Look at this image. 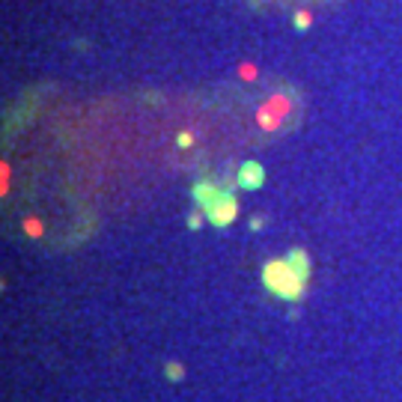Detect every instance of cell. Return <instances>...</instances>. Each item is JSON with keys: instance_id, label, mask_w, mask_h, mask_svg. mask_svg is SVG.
<instances>
[{"instance_id": "cell-13", "label": "cell", "mask_w": 402, "mask_h": 402, "mask_svg": "<svg viewBox=\"0 0 402 402\" xmlns=\"http://www.w3.org/2000/svg\"><path fill=\"white\" fill-rule=\"evenodd\" d=\"M170 378H182V366H176V364H170Z\"/></svg>"}, {"instance_id": "cell-12", "label": "cell", "mask_w": 402, "mask_h": 402, "mask_svg": "<svg viewBox=\"0 0 402 402\" xmlns=\"http://www.w3.org/2000/svg\"><path fill=\"white\" fill-rule=\"evenodd\" d=\"M242 78H257V69L254 66H242Z\"/></svg>"}, {"instance_id": "cell-9", "label": "cell", "mask_w": 402, "mask_h": 402, "mask_svg": "<svg viewBox=\"0 0 402 402\" xmlns=\"http://www.w3.org/2000/svg\"><path fill=\"white\" fill-rule=\"evenodd\" d=\"M176 143H179V146H191V143H194V134H191V131H182L179 138H176Z\"/></svg>"}, {"instance_id": "cell-1", "label": "cell", "mask_w": 402, "mask_h": 402, "mask_svg": "<svg viewBox=\"0 0 402 402\" xmlns=\"http://www.w3.org/2000/svg\"><path fill=\"white\" fill-rule=\"evenodd\" d=\"M262 283H265V289L274 292L277 298L295 301V298L304 295V283L307 280L295 272L289 259H274V262H268L262 268Z\"/></svg>"}, {"instance_id": "cell-10", "label": "cell", "mask_w": 402, "mask_h": 402, "mask_svg": "<svg viewBox=\"0 0 402 402\" xmlns=\"http://www.w3.org/2000/svg\"><path fill=\"white\" fill-rule=\"evenodd\" d=\"M200 224H203V215L194 212V215L188 217V227H191V230H200Z\"/></svg>"}, {"instance_id": "cell-11", "label": "cell", "mask_w": 402, "mask_h": 402, "mask_svg": "<svg viewBox=\"0 0 402 402\" xmlns=\"http://www.w3.org/2000/svg\"><path fill=\"white\" fill-rule=\"evenodd\" d=\"M295 24H298V27H307V24H310V12H301V15H295Z\"/></svg>"}, {"instance_id": "cell-7", "label": "cell", "mask_w": 402, "mask_h": 402, "mask_svg": "<svg viewBox=\"0 0 402 402\" xmlns=\"http://www.w3.org/2000/svg\"><path fill=\"white\" fill-rule=\"evenodd\" d=\"M9 194V164H0V197Z\"/></svg>"}, {"instance_id": "cell-8", "label": "cell", "mask_w": 402, "mask_h": 402, "mask_svg": "<svg viewBox=\"0 0 402 402\" xmlns=\"http://www.w3.org/2000/svg\"><path fill=\"white\" fill-rule=\"evenodd\" d=\"M24 230H27V236H42V224L36 221V217H27V221H24Z\"/></svg>"}, {"instance_id": "cell-6", "label": "cell", "mask_w": 402, "mask_h": 402, "mask_svg": "<svg viewBox=\"0 0 402 402\" xmlns=\"http://www.w3.org/2000/svg\"><path fill=\"white\" fill-rule=\"evenodd\" d=\"M287 259L292 262V268H295V272L304 277V280L310 277V257H307V250H298V247H295V250H289Z\"/></svg>"}, {"instance_id": "cell-5", "label": "cell", "mask_w": 402, "mask_h": 402, "mask_svg": "<svg viewBox=\"0 0 402 402\" xmlns=\"http://www.w3.org/2000/svg\"><path fill=\"white\" fill-rule=\"evenodd\" d=\"M221 185H215V182H200V185H194V200H197V206L200 212H206L217 197H221Z\"/></svg>"}, {"instance_id": "cell-3", "label": "cell", "mask_w": 402, "mask_h": 402, "mask_svg": "<svg viewBox=\"0 0 402 402\" xmlns=\"http://www.w3.org/2000/svg\"><path fill=\"white\" fill-rule=\"evenodd\" d=\"M203 215L209 217V224H212V227H221V230H224V227H230L232 221H236V215H239V200L224 188L221 197H217Z\"/></svg>"}, {"instance_id": "cell-4", "label": "cell", "mask_w": 402, "mask_h": 402, "mask_svg": "<svg viewBox=\"0 0 402 402\" xmlns=\"http://www.w3.org/2000/svg\"><path fill=\"white\" fill-rule=\"evenodd\" d=\"M262 179H265L262 164H257V161L242 164V170H239V188H244V191H257V188L262 185Z\"/></svg>"}, {"instance_id": "cell-2", "label": "cell", "mask_w": 402, "mask_h": 402, "mask_svg": "<svg viewBox=\"0 0 402 402\" xmlns=\"http://www.w3.org/2000/svg\"><path fill=\"white\" fill-rule=\"evenodd\" d=\"M289 110H292L289 98L287 96H274V98H268V102L257 110V123H259L262 131H277L283 125V120L289 116Z\"/></svg>"}]
</instances>
